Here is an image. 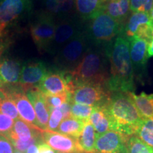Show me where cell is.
Returning a JSON list of instances; mask_svg holds the SVG:
<instances>
[{
    "instance_id": "1",
    "label": "cell",
    "mask_w": 153,
    "mask_h": 153,
    "mask_svg": "<svg viewBox=\"0 0 153 153\" xmlns=\"http://www.w3.org/2000/svg\"><path fill=\"white\" fill-rule=\"evenodd\" d=\"M109 79L105 87L110 93L135 91L134 73L130 55L129 41L118 35L108 51Z\"/></svg>"
},
{
    "instance_id": "8",
    "label": "cell",
    "mask_w": 153,
    "mask_h": 153,
    "mask_svg": "<svg viewBox=\"0 0 153 153\" xmlns=\"http://www.w3.org/2000/svg\"><path fill=\"white\" fill-rule=\"evenodd\" d=\"M79 19L72 16L56 21L55 34L48 52L56 54L67 43L84 30L85 26Z\"/></svg>"
},
{
    "instance_id": "22",
    "label": "cell",
    "mask_w": 153,
    "mask_h": 153,
    "mask_svg": "<svg viewBox=\"0 0 153 153\" xmlns=\"http://www.w3.org/2000/svg\"><path fill=\"white\" fill-rule=\"evenodd\" d=\"M104 11L123 25L130 16V0H106Z\"/></svg>"
},
{
    "instance_id": "2",
    "label": "cell",
    "mask_w": 153,
    "mask_h": 153,
    "mask_svg": "<svg viewBox=\"0 0 153 153\" xmlns=\"http://www.w3.org/2000/svg\"><path fill=\"white\" fill-rule=\"evenodd\" d=\"M111 45H91L79 64L68 72L74 85L93 84L105 87L109 79L108 51Z\"/></svg>"
},
{
    "instance_id": "34",
    "label": "cell",
    "mask_w": 153,
    "mask_h": 153,
    "mask_svg": "<svg viewBox=\"0 0 153 153\" xmlns=\"http://www.w3.org/2000/svg\"><path fill=\"white\" fill-rule=\"evenodd\" d=\"M14 124V120L0 113V135L7 137Z\"/></svg>"
},
{
    "instance_id": "38",
    "label": "cell",
    "mask_w": 153,
    "mask_h": 153,
    "mask_svg": "<svg viewBox=\"0 0 153 153\" xmlns=\"http://www.w3.org/2000/svg\"><path fill=\"white\" fill-rule=\"evenodd\" d=\"M26 153H38V145H30L26 150Z\"/></svg>"
},
{
    "instance_id": "20",
    "label": "cell",
    "mask_w": 153,
    "mask_h": 153,
    "mask_svg": "<svg viewBox=\"0 0 153 153\" xmlns=\"http://www.w3.org/2000/svg\"><path fill=\"white\" fill-rule=\"evenodd\" d=\"M45 11L54 17L55 20L72 16L74 9V0H43Z\"/></svg>"
},
{
    "instance_id": "15",
    "label": "cell",
    "mask_w": 153,
    "mask_h": 153,
    "mask_svg": "<svg viewBox=\"0 0 153 153\" xmlns=\"http://www.w3.org/2000/svg\"><path fill=\"white\" fill-rule=\"evenodd\" d=\"M30 7V0H2L0 2V23L7 26L28 11Z\"/></svg>"
},
{
    "instance_id": "17",
    "label": "cell",
    "mask_w": 153,
    "mask_h": 153,
    "mask_svg": "<svg viewBox=\"0 0 153 153\" xmlns=\"http://www.w3.org/2000/svg\"><path fill=\"white\" fill-rule=\"evenodd\" d=\"M27 97L33 106L38 126L43 131H46L50 117V110L43 93L36 87L27 91Z\"/></svg>"
},
{
    "instance_id": "4",
    "label": "cell",
    "mask_w": 153,
    "mask_h": 153,
    "mask_svg": "<svg viewBox=\"0 0 153 153\" xmlns=\"http://www.w3.org/2000/svg\"><path fill=\"white\" fill-rule=\"evenodd\" d=\"M121 26L104 11L88 21L85 31L91 45L108 47L119 35Z\"/></svg>"
},
{
    "instance_id": "30",
    "label": "cell",
    "mask_w": 153,
    "mask_h": 153,
    "mask_svg": "<svg viewBox=\"0 0 153 153\" xmlns=\"http://www.w3.org/2000/svg\"><path fill=\"white\" fill-rule=\"evenodd\" d=\"M94 108V106L87 105L71 103V116L77 119L87 120L89 119Z\"/></svg>"
},
{
    "instance_id": "18",
    "label": "cell",
    "mask_w": 153,
    "mask_h": 153,
    "mask_svg": "<svg viewBox=\"0 0 153 153\" xmlns=\"http://www.w3.org/2000/svg\"><path fill=\"white\" fill-rule=\"evenodd\" d=\"M106 0H74V10L82 21H89L104 11Z\"/></svg>"
},
{
    "instance_id": "39",
    "label": "cell",
    "mask_w": 153,
    "mask_h": 153,
    "mask_svg": "<svg viewBox=\"0 0 153 153\" xmlns=\"http://www.w3.org/2000/svg\"><path fill=\"white\" fill-rule=\"evenodd\" d=\"M6 26H5L4 24L0 23V37H1L4 34V29L6 28Z\"/></svg>"
},
{
    "instance_id": "44",
    "label": "cell",
    "mask_w": 153,
    "mask_h": 153,
    "mask_svg": "<svg viewBox=\"0 0 153 153\" xmlns=\"http://www.w3.org/2000/svg\"><path fill=\"white\" fill-rule=\"evenodd\" d=\"M0 1H2V0H0Z\"/></svg>"
},
{
    "instance_id": "11",
    "label": "cell",
    "mask_w": 153,
    "mask_h": 153,
    "mask_svg": "<svg viewBox=\"0 0 153 153\" xmlns=\"http://www.w3.org/2000/svg\"><path fill=\"white\" fill-rule=\"evenodd\" d=\"M48 72L46 64L41 60H28L22 65L19 85L24 91L39 85Z\"/></svg>"
},
{
    "instance_id": "5",
    "label": "cell",
    "mask_w": 153,
    "mask_h": 153,
    "mask_svg": "<svg viewBox=\"0 0 153 153\" xmlns=\"http://www.w3.org/2000/svg\"><path fill=\"white\" fill-rule=\"evenodd\" d=\"M91 45L84 28L55 54V68L63 72L72 71L79 64Z\"/></svg>"
},
{
    "instance_id": "41",
    "label": "cell",
    "mask_w": 153,
    "mask_h": 153,
    "mask_svg": "<svg viewBox=\"0 0 153 153\" xmlns=\"http://www.w3.org/2000/svg\"><path fill=\"white\" fill-rule=\"evenodd\" d=\"M150 14V19H151V22H152V24H153V7H152V9H151L150 14Z\"/></svg>"
},
{
    "instance_id": "40",
    "label": "cell",
    "mask_w": 153,
    "mask_h": 153,
    "mask_svg": "<svg viewBox=\"0 0 153 153\" xmlns=\"http://www.w3.org/2000/svg\"><path fill=\"white\" fill-rule=\"evenodd\" d=\"M4 48H5L4 45L1 43H0V57H1V55H2L4 51Z\"/></svg>"
},
{
    "instance_id": "10",
    "label": "cell",
    "mask_w": 153,
    "mask_h": 153,
    "mask_svg": "<svg viewBox=\"0 0 153 153\" xmlns=\"http://www.w3.org/2000/svg\"><path fill=\"white\" fill-rule=\"evenodd\" d=\"M128 138L111 130L102 134L96 133L94 153H128L126 144Z\"/></svg>"
},
{
    "instance_id": "19",
    "label": "cell",
    "mask_w": 153,
    "mask_h": 153,
    "mask_svg": "<svg viewBox=\"0 0 153 153\" xmlns=\"http://www.w3.org/2000/svg\"><path fill=\"white\" fill-rule=\"evenodd\" d=\"M42 131L43 130L34 127L21 118H18L15 120L13 128L7 137L9 140H18L26 142L32 139L42 138Z\"/></svg>"
},
{
    "instance_id": "31",
    "label": "cell",
    "mask_w": 153,
    "mask_h": 153,
    "mask_svg": "<svg viewBox=\"0 0 153 153\" xmlns=\"http://www.w3.org/2000/svg\"><path fill=\"white\" fill-rule=\"evenodd\" d=\"M44 97H45V101H46V104L49 108L50 112H51V109L58 108L63 103L66 102V101H70V94L69 93H65L58 95L44 94Z\"/></svg>"
},
{
    "instance_id": "23",
    "label": "cell",
    "mask_w": 153,
    "mask_h": 153,
    "mask_svg": "<svg viewBox=\"0 0 153 153\" xmlns=\"http://www.w3.org/2000/svg\"><path fill=\"white\" fill-rule=\"evenodd\" d=\"M128 94L143 119L153 118V94H147L141 92L137 95L131 92Z\"/></svg>"
},
{
    "instance_id": "37",
    "label": "cell",
    "mask_w": 153,
    "mask_h": 153,
    "mask_svg": "<svg viewBox=\"0 0 153 153\" xmlns=\"http://www.w3.org/2000/svg\"><path fill=\"white\" fill-rule=\"evenodd\" d=\"M148 57H153V38L148 43Z\"/></svg>"
},
{
    "instance_id": "26",
    "label": "cell",
    "mask_w": 153,
    "mask_h": 153,
    "mask_svg": "<svg viewBox=\"0 0 153 153\" xmlns=\"http://www.w3.org/2000/svg\"><path fill=\"white\" fill-rule=\"evenodd\" d=\"M85 123V120L77 119L70 116L62 120L56 132L76 140L81 135Z\"/></svg>"
},
{
    "instance_id": "33",
    "label": "cell",
    "mask_w": 153,
    "mask_h": 153,
    "mask_svg": "<svg viewBox=\"0 0 153 153\" xmlns=\"http://www.w3.org/2000/svg\"><path fill=\"white\" fill-rule=\"evenodd\" d=\"M62 120L63 115L60 107L51 109L46 131L56 132Z\"/></svg>"
},
{
    "instance_id": "43",
    "label": "cell",
    "mask_w": 153,
    "mask_h": 153,
    "mask_svg": "<svg viewBox=\"0 0 153 153\" xmlns=\"http://www.w3.org/2000/svg\"><path fill=\"white\" fill-rule=\"evenodd\" d=\"M56 153H62V152H56Z\"/></svg>"
},
{
    "instance_id": "27",
    "label": "cell",
    "mask_w": 153,
    "mask_h": 153,
    "mask_svg": "<svg viewBox=\"0 0 153 153\" xmlns=\"http://www.w3.org/2000/svg\"><path fill=\"white\" fill-rule=\"evenodd\" d=\"M0 113L14 120L20 118L16 106L8 93L0 88Z\"/></svg>"
},
{
    "instance_id": "13",
    "label": "cell",
    "mask_w": 153,
    "mask_h": 153,
    "mask_svg": "<svg viewBox=\"0 0 153 153\" xmlns=\"http://www.w3.org/2000/svg\"><path fill=\"white\" fill-rule=\"evenodd\" d=\"M43 143L53 150L62 153H82L76 139L57 132L43 131Z\"/></svg>"
},
{
    "instance_id": "36",
    "label": "cell",
    "mask_w": 153,
    "mask_h": 153,
    "mask_svg": "<svg viewBox=\"0 0 153 153\" xmlns=\"http://www.w3.org/2000/svg\"><path fill=\"white\" fill-rule=\"evenodd\" d=\"M38 153H55V151L53 150L51 147L45 143H42L38 145Z\"/></svg>"
},
{
    "instance_id": "21",
    "label": "cell",
    "mask_w": 153,
    "mask_h": 153,
    "mask_svg": "<svg viewBox=\"0 0 153 153\" xmlns=\"http://www.w3.org/2000/svg\"><path fill=\"white\" fill-rule=\"evenodd\" d=\"M150 24L152 23L151 22L150 14L148 13H133L122 25L119 35L122 36L128 41L130 38L136 36L137 30L140 26Z\"/></svg>"
},
{
    "instance_id": "29",
    "label": "cell",
    "mask_w": 153,
    "mask_h": 153,
    "mask_svg": "<svg viewBox=\"0 0 153 153\" xmlns=\"http://www.w3.org/2000/svg\"><path fill=\"white\" fill-rule=\"evenodd\" d=\"M126 144L128 153H153V148L135 135L130 137Z\"/></svg>"
},
{
    "instance_id": "28",
    "label": "cell",
    "mask_w": 153,
    "mask_h": 153,
    "mask_svg": "<svg viewBox=\"0 0 153 153\" xmlns=\"http://www.w3.org/2000/svg\"><path fill=\"white\" fill-rule=\"evenodd\" d=\"M135 135L145 143L153 148V118L143 119Z\"/></svg>"
},
{
    "instance_id": "14",
    "label": "cell",
    "mask_w": 153,
    "mask_h": 153,
    "mask_svg": "<svg viewBox=\"0 0 153 153\" xmlns=\"http://www.w3.org/2000/svg\"><path fill=\"white\" fill-rule=\"evenodd\" d=\"M8 94L16 105L21 119L34 127L40 128L33 105L27 96L23 92V89H13Z\"/></svg>"
},
{
    "instance_id": "9",
    "label": "cell",
    "mask_w": 153,
    "mask_h": 153,
    "mask_svg": "<svg viewBox=\"0 0 153 153\" xmlns=\"http://www.w3.org/2000/svg\"><path fill=\"white\" fill-rule=\"evenodd\" d=\"M70 80L68 72H63L57 68L50 69L37 87L44 94H62L69 93L68 87Z\"/></svg>"
},
{
    "instance_id": "42",
    "label": "cell",
    "mask_w": 153,
    "mask_h": 153,
    "mask_svg": "<svg viewBox=\"0 0 153 153\" xmlns=\"http://www.w3.org/2000/svg\"><path fill=\"white\" fill-rule=\"evenodd\" d=\"M14 153H24V152H19V151H14Z\"/></svg>"
},
{
    "instance_id": "3",
    "label": "cell",
    "mask_w": 153,
    "mask_h": 153,
    "mask_svg": "<svg viewBox=\"0 0 153 153\" xmlns=\"http://www.w3.org/2000/svg\"><path fill=\"white\" fill-rule=\"evenodd\" d=\"M110 120V130L130 137L135 135L143 121L128 93H111L105 105Z\"/></svg>"
},
{
    "instance_id": "7",
    "label": "cell",
    "mask_w": 153,
    "mask_h": 153,
    "mask_svg": "<svg viewBox=\"0 0 153 153\" xmlns=\"http://www.w3.org/2000/svg\"><path fill=\"white\" fill-rule=\"evenodd\" d=\"M55 27V19L45 12L38 15L31 24L30 35L39 52H48L54 36Z\"/></svg>"
},
{
    "instance_id": "6",
    "label": "cell",
    "mask_w": 153,
    "mask_h": 153,
    "mask_svg": "<svg viewBox=\"0 0 153 153\" xmlns=\"http://www.w3.org/2000/svg\"><path fill=\"white\" fill-rule=\"evenodd\" d=\"M111 94L106 87L93 84L74 85L70 93V102L91 106H102L107 104Z\"/></svg>"
},
{
    "instance_id": "25",
    "label": "cell",
    "mask_w": 153,
    "mask_h": 153,
    "mask_svg": "<svg viewBox=\"0 0 153 153\" xmlns=\"http://www.w3.org/2000/svg\"><path fill=\"white\" fill-rule=\"evenodd\" d=\"M96 131L89 119L85 120L83 131L79 138L76 139L82 152L94 153L95 148Z\"/></svg>"
},
{
    "instance_id": "12",
    "label": "cell",
    "mask_w": 153,
    "mask_h": 153,
    "mask_svg": "<svg viewBox=\"0 0 153 153\" xmlns=\"http://www.w3.org/2000/svg\"><path fill=\"white\" fill-rule=\"evenodd\" d=\"M130 55L133 65L134 77L143 81L147 70L148 43L137 36L130 38Z\"/></svg>"
},
{
    "instance_id": "16",
    "label": "cell",
    "mask_w": 153,
    "mask_h": 153,
    "mask_svg": "<svg viewBox=\"0 0 153 153\" xmlns=\"http://www.w3.org/2000/svg\"><path fill=\"white\" fill-rule=\"evenodd\" d=\"M22 65V63L16 59H0V88L19 85Z\"/></svg>"
},
{
    "instance_id": "24",
    "label": "cell",
    "mask_w": 153,
    "mask_h": 153,
    "mask_svg": "<svg viewBox=\"0 0 153 153\" xmlns=\"http://www.w3.org/2000/svg\"><path fill=\"white\" fill-rule=\"evenodd\" d=\"M89 121L94 128L97 134H102L110 131V120L105 105L94 108Z\"/></svg>"
},
{
    "instance_id": "32",
    "label": "cell",
    "mask_w": 153,
    "mask_h": 153,
    "mask_svg": "<svg viewBox=\"0 0 153 153\" xmlns=\"http://www.w3.org/2000/svg\"><path fill=\"white\" fill-rule=\"evenodd\" d=\"M153 7V0H130V8L133 13L143 12L150 14Z\"/></svg>"
},
{
    "instance_id": "35",
    "label": "cell",
    "mask_w": 153,
    "mask_h": 153,
    "mask_svg": "<svg viewBox=\"0 0 153 153\" xmlns=\"http://www.w3.org/2000/svg\"><path fill=\"white\" fill-rule=\"evenodd\" d=\"M14 149L12 143L4 135H0V153H14Z\"/></svg>"
}]
</instances>
